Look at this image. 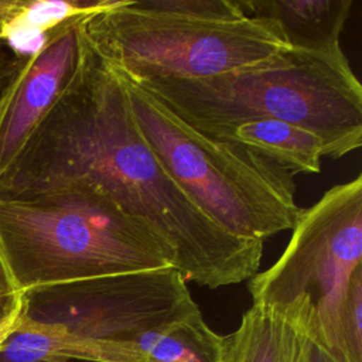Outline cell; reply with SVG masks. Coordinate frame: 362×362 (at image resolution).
Segmentation results:
<instances>
[{"label": "cell", "instance_id": "277c9868", "mask_svg": "<svg viewBox=\"0 0 362 362\" xmlns=\"http://www.w3.org/2000/svg\"><path fill=\"white\" fill-rule=\"evenodd\" d=\"M119 75L141 136L211 219L235 236L260 242L293 229L303 208L288 171L242 144L202 134Z\"/></svg>", "mask_w": 362, "mask_h": 362}, {"label": "cell", "instance_id": "ac0fdd59", "mask_svg": "<svg viewBox=\"0 0 362 362\" xmlns=\"http://www.w3.org/2000/svg\"><path fill=\"white\" fill-rule=\"evenodd\" d=\"M27 58L28 57L16 52L4 40L0 38V109L8 88L18 75Z\"/></svg>", "mask_w": 362, "mask_h": 362}, {"label": "cell", "instance_id": "d6986e66", "mask_svg": "<svg viewBox=\"0 0 362 362\" xmlns=\"http://www.w3.org/2000/svg\"><path fill=\"white\" fill-rule=\"evenodd\" d=\"M16 1L17 0H0V31H1L3 23L11 14V11H13V8L16 6Z\"/></svg>", "mask_w": 362, "mask_h": 362}, {"label": "cell", "instance_id": "ffe728a7", "mask_svg": "<svg viewBox=\"0 0 362 362\" xmlns=\"http://www.w3.org/2000/svg\"><path fill=\"white\" fill-rule=\"evenodd\" d=\"M18 318L20 317H17V318H14V320H10V321H6V322H3V324H0V345L3 344V341L11 334V331L17 327V324H18Z\"/></svg>", "mask_w": 362, "mask_h": 362}, {"label": "cell", "instance_id": "5bb4252c", "mask_svg": "<svg viewBox=\"0 0 362 362\" xmlns=\"http://www.w3.org/2000/svg\"><path fill=\"white\" fill-rule=\"evenodd\" d=\"M137 346L147 362H222L225 337L211 329L198 310L146 334Z\"/></svg>", "mask_w": 362, "mask_h": 362}, {"label": "cell", "instance_id": "3957f363", "mask_svg": "<svg viewBox=\"0 0 362 362\" xmlns=\"http://www.w3.org/2000/svg\"><path fill=\"white\" fill-rule=\"evenodd\" d=\"M0 242L23 293L177 267V250L158 230L89 182L68 184L28 201L0 199Z\"/></svg>", "mask_w": 362, "mask_h": 362}, {"label": "cell", "instance_id": "52a82bcc", "mask_svg": "<svg viewBox=\"0 0 362 362\" xmlns=\"http://www.w3.org/2000/svg\"><path fill=\"white\" fill-rule=\"evenodd\" d=\"M198 310L185 279L168 266L30 288L23 294L20 318L137 346L146 334Z\"/></svg>", "mask_w": 362, "mask_h": 362}, {"label": "cell", "instance_id": "30bf717a", "mask_svg": "<svg viewBox=\"0 0 362 362\" xmlns=\"http://www.w3.org/2000/svg\"><path fill=\"white\" fill-rule=\"evenodd\" d=\"M222 362H305L303 328L291 308L253 303L225 337Z\"/></svg>", "mask_w": 362, "mask_h": 362}, {"label": "cell", "instance_id": "9a60e30c", "mask_svg": "<svg viewBox=\"0 0 362 362\" xmlns=\"http://www.w3.org/2000/svg\"><path fill=\"white\" fill-rule=\"evenodd\" d=\"M143 10L209 21H238L246 17L239 0H133Z\"/></svg>", "mask_w": 362, "mask_h": 362}, {"label": "cell", "instance_id": "7a4b0ae2", "mask_svg": "<svg viewBox=\"0 0 362 362\" xmlns=\"http://www.w3.org/2000/svg\"><path fill=\"white\" fill-rule=\"evenodd\" d=\"M130 81L205 136L250 120L276 119L315 133L331 158L362 144V86L341 45L325 51L287 48L208 78Z\"/></svg>", "mask_w": 362, "mask_h": 362}, {"label": "cell", "instance_id": "e0dca14e", "mask_svg": "<svg viewBox=\"0 0 362 362\" xmlns=\"http://www.w3.org/2000/svg\"><path fill=\"white\" fill-rule=\"evenodd\" d=\"M23 294L0 242V324L20 317Z\"/></svg>", "mask_w": 362, "mask_h": 362}, {"label": "cell", "instance_id": "5b68a950", "mask_svg": "<svg viewBox=\"0 0 362 362\" xmlns=\"http://www.w3.org/2000/svg\"><path fill=\"white\" fill-rule=\"evenodd\" d=\"M83 33L119 74L134 81L208 78L266 61L290 48L269 18L209 21L156 13L119 0L88 16Z\"/></svg>", "mask_w": 362, "mask_h": 362}, {"label": "cell", "instance_id": "2e32d148", "mask_svg": "<svg viewBox=\"0 0 362 362\" xmlns=\"http://www.w3.org/2000/svg\"><path fill=\"white\" fill-rule=\"evenodd\" d=\"M344 342L349 362H362V266L352 273L342 314Z\"/></svg>", "mask_w": 362, "mask_h": 362}, {"label": "cell", "instance_id": "44dd1931", "mask_svg": "<svg viewBox=\"0 0 362 362\" xmlns=\"http://www.w3.org/2000/svg\"><path fill=\"white\" fill-rule=\"evenodd\" d=\"M42 362H78V361H42Z\"/></svg>", "mask_w": 362, "mask_h": 362}, {"label": "cell", "instance_id": "9c48e42d", "mask_svg": "<svg viewBox=\"0 0 362 362\" xmlns=\"http://www.w3.org/2000/svg\"><path fill=\"white\" fill-rule=\"evenodd\" d=\"M147 362L133 344L82 338L57 325L18 318L17 327L0 345V362Z\"/></svg>", "mask_w": 362, "mask_h": 362}, {"label": "cell", "instance_id": "8992f818", "mask_svg": "<svg viewBox=\"0 0 362 362\" xmlns=\"http://www.w3.org/2000/svg\"><path fill=\"white\" fill-rule=\"evenodd\" d=\"M362 266V175L303 208L279 259L249 279L253 303L287 305L341 362H349L342 314L352 273Z\"/></svg>", "mask_w": 362, "mask_h": 362}, {"label": "cell", "instance_id": "4fadbf2b", "mask_svg": "<svg viewBox=\"0 0 362 362\" xmlns=\"http://www.w3.org/2000/svg\"><path fill=\"white\" fill-rule=\"evenodd\" d=\"M119 0H17L3 23L0 38L16 52L31 57L51 33L68 21L85 18L113 7Z\"/></svg>", "mask_w": 362, "mask_h": 362}, {"label": "cell", "instance_id": "8fae6325", "mask_svg": "<svg viewBox=\"0 0 362 362\" xmlns=\"http://www.w3.org/2000/svg\"><path fill=\"white\" fill-rule=\"evenodd\" d=\"M247 17L273 20L294 49L325 51L341 45L352 0H239Z\"/></svg>", "mask_w": 362, "mask_h": 362}, {"label": "cell", "instance_id": "7c38bea8", "mask_svg": "<svg viewBox=\"0 0 362 362\" xmlns=\"http://www.w3.org/2000/svg\"><path fill=\"white\" fill-rule=\"evenodd\" d=\"M212 139L242 144L293 174H318L324 141L311 130L276 119H257L221 130Z\"/></svg>", "mask_w": 362, "mask_h": 362}, {"label": "cell", "instance_id": "6da1fadb", "mask_svg": "<svg viewBox=\"0 0 362 362\" xmlns=\"http://www.w3.org/2000/svg\"><path fill=\"white\" fill-rule=\"evenodd\" d=\"M74 182L98 185L158 230L185 281L219 288L259 270L263 242L225 230L170 175L136 124L120 75L83 28L75 72L0 177V199L28 201Z\"/></svg>", "mask_w": 362, "mask_h": 362}, {"label": "cell", "instance_id": "ba28073f", "mask_svg": "<svg viewBox=\"0 0 362 362\" xmlns=\"http://www.w3.org/2000/svg\"><path fill=\"white\" fill-rule=\"evenodd\" d=\"M82 20L52 31L8 88L0 109V177L72 78L82 48Z\"/></svg>", "mask_w": 362, "mask_h": 362}]
</instances>
